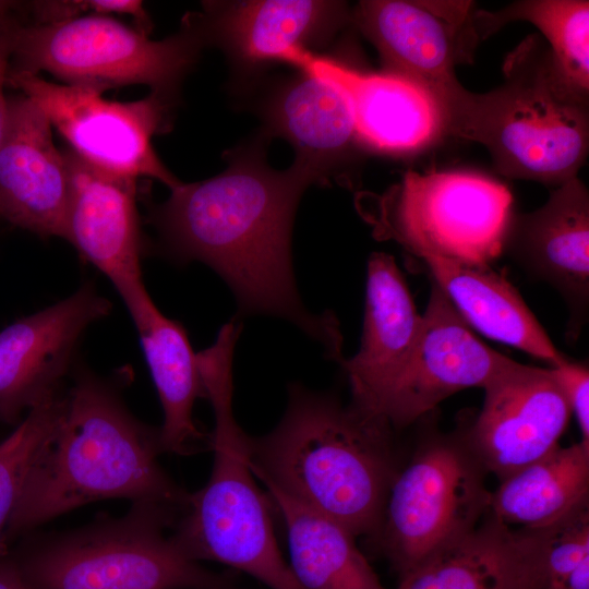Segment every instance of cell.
<instances>
[{"instance_id":"44dd1931","label":"cell","mask_w":589,"mask_h":589,"mask_svg":"<svg viewBox=\"0 0 589 589\" xmlns=\"http://www.w3.org/2000/svg\"><path fill=\"white\" fill-rule=\"evenodd\" d=\"M156 387L164 413L159 428L163 453L191 455L211 447V434L193 419L197 398H205L197 354L183 325L167 317L145 285L123 297Z\"/></svg>"},{"instance_id":"277c9868","label":"cell","mask_w":589,"mask_h":589,"mask_svg":"<svg viewBox=\"0 0 589 589\" xmlns=\"http://www.w3.org/2000/svg\"><path fill=\"white\" fill-rule=\"evenodd\" d=\"M446 135L483 145L508 179L557 187L576 178L589 152V91L573 83L537 34L505 58L486 93L461 84L440 99Z\"/></svg>"},{"instance_id":"484cf974","label":"cell","mask_w":589,"mask_h":589,"mask_svg":"<svg viewBox=\"0 0 589 589\" xmlns=\"http://www.w3.org/2000/svg\"><path fill=\"white\" fill-rule=\"evenodd\" d=\"M514 530L486 515L473 531L399 577L396 589H517Z\"/></svg>"},{"instance_id":"7402d4cb","label":"cell","mask_w":589,"mask_h":589,"mask_svg":"<svg viewBox=\"0 0 589 589\" xmlns=\"http://www.w3.org/2000/svg\"><path fill=\"white\" fill-rule=\"evenodd\" d=\"M430 280L473 330L555 368L569 360L551 340L519 291L491 266L420 259Z\"/></svg>"},{"instance_id":"5bb4252c","label":"cell","mask_w":589,"mask_h":589,"mask_svg":"<svg viewBox=\"0 0 589 589\" xmlns=\"http://www.w3.org/2000/svg\"><path fill=\"white\" fill-rule=\"evenodd\" d=\"M483 389V406L465 430L488 473L501 481L560 446L572 411L551 368L515 361Z\"/></svg>"},{"instance_id":"ac0fdd59","label":"cell","mask_w":589,"mask_h":589,"mask_svg":"<svg viewBox=\"0 0 589 589\" xmlns=\"http://www.w3.org/2000/svg\"><path fill=\"white\" fill-rule=\"evenodd\" d=\"M194 14L206 44L241 64L296 67L310 46L326 43L350 20L345 2L320 0L207 1Z\"/></svg>"},{"instance_id":"f546056e","label":"cell","mask_w":589,"mask_h":589,"mask_svg":"<svg viewBox=\"0 0 589 589\" xmlns=\"http://www.w3.org/2000/svg\"><path fill=\"white\" fill-rule=\"evenodd\" d=\"M35 24L58 23L84 16L122 14L130 15L136 23V28L149 33L152 23L143 2L137 0H61L31 2Z\"/></svg>"},{"instance_id":"5b68a950","label":"cell","mask_w":589,"mask_h":589,"mask_svg":"<svg viewBox=\"0 0 589 589\" xmlns=\"http://www.w3.org/2000/svg\"><path fill=\"white\" fill-rule=\"evenodd\" d=\"M181 509L132 503L71 531L20 539L10 554L31 589H231L188 557L165 530Z\"/></svg>"},{"instance_id":"6da1fadb","label":"cell","mask_w":589,"mask_h":589,"mask_svg":"<svg viewBox=\"0 0 589 589\" xmlns=\"http://www.w3.org/2000/svg\"><path fill=\"white\" fill-rule=\"evenodd\" d=\"M261 140L227 154L218 175L181 182L149 214L158 251L179 265L199 261L230 287L241 315L266 314L290 321L342 358L341 334L330 312L304 308L291 262V230L298 202L313 177L291 166L279 171L265 160Z\"/></svg>"},{"instance_id":"8992f818","label":"cell","mask_w":589,"mask_h":589,"mask_svg":"<svg viewBox=\"0 0 589 589\" xmlns=\"http://www.w3.org/2000/svg\"><path fill=\"white\" fill-rule=\"evenodd\" d=\"M232 395L230 377L206 386L215 419L213 467L205 485L188 494L171 538L193 561L225 564L269 589H302L277 544L267 497L250 467L249 436L233 414Z\"/></svg>"},{"instance_id":"9a60e30c","label":"cell","mask_w":589,"mask_h":589,"mask_svg":"<svg viewBox=\"0 0 589 589\" xmlns=\"http://www.w3.org/2000/svg\"><path fill=\"white\" fill-rule=\"evenodd\" d=\"M300 76L283 86L265 109L268 135L285 137L294 148L293 166L316 183H326L360 143L344 65L306 52Z\"/></svg>"},{"instance_id":"cb8c5ba5","label":"cell","mask_w":589,"mask_h":589,"mask_svg":"<svg viewBox=\"0 0 589 589\" xmlns=\"http://www.w3.org/2000/svg\"><path fill=\"white\" fill-rule=\"evenodd\" d=\"M589 504V444L556 449L500 481L488 516L516 529L544 528Z\"/></svg>"},{"instance_id":"4316f807","label":"cell","mask_w":589,"mask_h":589,"mask_svg":"<svg viewBox=\"0 0 589 589\" xmlns=\"http://www.w3.org/2000/svg\"><path fill=\"white\" fill-rule=\"evenodd\" d=\"M514 533L517 589H589V504L548 527Z\"/></svg>"},{"instance_id":"d6a6232c","label":"cell","mask_w":589,"mask_h":589,"mask_svg":"<svg viewBox=\"0 0 589 589\" xmlns=\"http://www.w3.org/2000/svg\"><path fill=\"white\" fill-rule=\"evenodd\" d=\"M0 589H31L10 554V550L0 555Z\"/></svg>"},{"instance_id":"d6986e66","label":"cell","mask_w":589,"mask_h":589,"mask_svg":"<svg viewBox=\"0 0 589 589\" xmlns=\"http://www.w3.org/2000/svg\"><path fill=\"white\" fill-rule=\"evenodd\" d=\"M71 178L65 240L122 297L144 285L136 179L105 172L63 152Z\"/></svg>"},{"instance_id":"7a4b0ae2","label":"cell","mask_w":589,"mask_h":589,"mask_svg":"<svg viewBox=\"0 0 589 589\" xmlns=\"http://www.w3.org/2000/svg\"><path fill=\"white\" fill-rule=\"evenodd\" d=\"M159 428L136 419L118 385L83 366L63 393L57 426L35 459L7 528V540L88 503L128 498L182 510L188 492L158 461Z\"/></svg>"},{"instance_id":"f1b7e54d","label":"cell","mask_w":589,"mask_h":589,"mask_svg":"<svg viewBox=\"0 0 589 589\" xmlns=\"http://www.w3.org/2000/svg\"><path fill=\"white\" fill-rule=\"evenodd\" d=\"M62 392L32 408L13 431L0 440V555L11 548L7 528L25 479L60 419Z\"/></svg>"},{"instance_id":"1f68e13d","label":"cell","mask_w":589,"mask_h":589,"mask_svg":"<svg viewBox=\"0 0 589 589\" xmlns=\"http://www.w3.org/2000/svg\"><path fill=\"white\" fill-rule=\"evenodd\" d=\"M19 23L13 11L0 21V147L8 118V98L4 96V85L8 79L13 33Z\"/></svg>"},{"instance_id":"7c38bea8","label":"cell","mask_w":589,"mask_h":589,"mask_svg":"<svg viewBox=\"0 0 589 589\" xmlns=\"http://www.w3.org/2000/svg\"><path fill=\"white\" fill-rule=\"evenodd\" d=\"M111 302L92 281L69 297L0 330V422L15 428L34 407L64 387L87 328Z\"/></svg>"},{"instance_id":"d4e9b609","label":"cell","mask_w":589,"mask_h":589,"mask_svg":"<svg viewBox=\"0 0 589 589\" xmlns=\"http://www.w3.org/2000/svg\"><path fill=\"white\" fill-rule=\"evenodd\" d=\"M262 483L283 518L289 567L302 589H386L349 530L273 484Z\"/></svg>"},{"instance_id":"4fadbf2b","label":"cell","mask_w":589,"mask_h":589,"mask_svg":"<svg viewBox=\"0 0 589 589\" xmlns=\"http://www.w3.org/2000/svg\"><path fill=\"white\" fill-rule=\"evenodd\" d=\"M414 349L380 413L392 428H405L449 396L483 388L515 361L486 346L431 281Z\"/></svg>"},{"instance_id":"4dcf8cb0","label":"cell","mask_w":589,"mask_h":589,"mask_svg":"<svg viewBox=\"0 0 589 589\" xmlns=\"http://www.w3.org/2000/svg\"><path fill=\"white\" fill-rule=\"evenodd\" d=\"M572 411L575 416L581 442L589 444V370L585 363L567 360L551 368Z\"/></svg>"},{"instance_id":"30bf717a","label":"cell","mask_w":589,"mask_h":589,"mask_svg":"<svg viewBox=\"0 0 589 589\" xmlns=\"http://www.w3.org/2000/svg\"><path fill=\"white\" fill-rule=\"evenodd\" d=\"M7 84L32 99L89 165L116 176L156 179L170 190L181 183L152 144L154 135L169 127L171 99L152 92L140 100H108L101 89L51 83L29 73L8 72Z\"/></svg>"},{"instance_id":"ffe728a7","label":"cell","mask_w":589,"mask_h":589,"mask_svg":"<svg viewBox=\"0 0 589 589\" xmlns=\"http://www.w3.org/2000/svg\"><path fill=\"white\" fill-rule=\"evenodd\" d=\"M421 321L395 259L372 253L366 265L360 348L353 357L338 362L348 377L352 406L381 418L382 407L414 349Z\"/></svg>"},{"instance_id":"e0dca14e","label":"cell","mask_w":589,"mask_h":589,"mask_svg":"<svg viewBox=\"0 0 589 589\" xmlns=\"http://www.w3.org/2000/svg\"><path fill=\"white\" fill-rule=\"evenodd\" d=\"M503 254L558 291L577 338L589 304V193L582 181L576 177L555 187L533 212H514Z\"/></svg>"},{"instance_id":"9c48e42d","label":"cell","mask_w":589,"mask_h":589,"mask_svg":"<svg viewBox=\"0 0 589 589\" xmlns=\"http://www.w3.org/2000/svg\"><path fill=\"white\" fill-rule=\"evenodd\" d=\"M514 200L501 181L471 170L408 171L370 221L414 256L491 266L503 255Z\"/></svg>"},{"instance_id":"2e32d148","label":"cell","mask_w":589,"mask_h":589,"mask_svg":"<svg viewBox=\"0 0 589 589\" xmlns=\"http://www.w3.org/2000/svg\"><path fill=\"white\" fill-rule=\"evenodd\" d=\"M51 127L28 97L8 98L0 147V218L41 238L65 239L71 178Z\"/></svg>"},{"instance_id":"52a82bcc","label":"cell","mask_w":589,"mask_h":589,"mask_svg":"<svg viewBox=\"0 0 589 589\" xmlns=\"http://www.w3.org/2000/svg\"><path fill=\"white\" fill-rule=\"evenodd\" d=\"M193 14L165 39L108 15H84L50 24L16 26L9 73L48 72L69 85L101 91L143 84L172 100L205 46Z\"/></svg>"},{"instance_id":"ba28073f","label":"cell","mask_w":589,"mask_h":589,"mask_svg":"<svg viewBox=\"0 0 589 589\" xmlns=\"http://www.w3.org/2000/svg\"><path fill=\"white\" fill-rule=\"evenodd\" d=\"M488 474L465 425L421 441L392 482L373 538L399 577L480 525L490 503Z\"/></svg>"},{"instance_id":"836d02e7","label":"cell","mask_w":589,"mask_h":589,"mask_svg":"<svg viewBox=\"0 0 589 589\" xmlns=\"http://www.w3.org/2000/svg\"><path fill=\"white\" fill-rule=\"evenodd\" d=\"M15 8V3L11 1L0 0V21L10 14Z\"/></svg>"},{"instance_id":"603a6c76","label":"cell","mask_w":589,"mask_h":589,"mask_svg":"<svg viewBox=\"0 0 589 589\" xmlns=\"http://www.w3.org/2000/svg\"><path fill=\"white\" fill-rule=\"evenodd\" d=\"M360 143L389 154H410L446 136L441 103L423 85L382 71L344 67Z\"/></svg>"},{"instance_id":"8fae6325","label":"cell","mask_w":589,"mask_h":589,"mask_svg":"<svg viewBox=\"0 0 589 589\" xmlns=\"http://www.w3.org/2000/svg\"><path fill=\"white\" fill-rule=\"evenodd\" d=\"M471 1L365 0L350 20L377 49L383 71L419 83L440 100L460 83L480 37Z\"/></svg>"},{"instance_id":"83f0119b","label":"cell","mask_w":589,"mask_h":589,"mask_svg":"<svg viewBox=\"0 0 589 589\" xmlns=\"http://www.w3.org/2000/svg\"><path fill=\"white\" fill-rule=\"evenodd\" d=\"M527 21L546 39L552 56L565 75L589 91V2L587 0L516 1L497 12H474L480 39L506 23Z\"/></svg>"},{"instance_id":"3957f363","label":"cell","mask_w":589,"mask_h":589,"mask_svg":"<svg viewBox=\"0 0 589 589\" xmlns=\"http://www.w3.org/2000/svg\"><path fill=\"white\" fill-rule=\"evenodd\" d=\"M392 426L335 394L288 387L284 417L268 434L249 436L250 467L261 482L374 538L398 468Z\"/></svg>"}]
</instances>
